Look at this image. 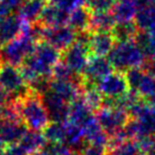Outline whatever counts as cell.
Here are the masks:
<instances>
[{"instance_id":"1","label":"cell","mask_w":155,"mask_h":155,"mask_svg":"<svg viewBox=\"0 0 155 155\" xmlns=\"http://www.w3.org/2000/svg\"><path fill=\"white\" fill-rule=\"evenodd\" d=\"M62 61V52L44 41L36 44L32 54L19 67L28 85L41 79H52L53 68Z\"/></svg>"},{"instance_id":"2","label":"cell","mask_w":155,"mask_h":155,"mask_svg":"<svg viewBox=\"0 0 155 155\" xmlns=\"http://www.w3.org/2000/svg\"><path fill=\"white\" fill-rule=\"evenodd\" d=\"M14 104L20 119L29 130L43 132L51 122L41 95L33 89L30 88L27 94L15 99Z\"/></svg>"},{"instance_id":"3","label":"cell","mask_w":155,"mask_h":155,"mask_svg":"<svg viewBox=\"0 0 155 155\" xmlns=\"http://www.w3.org/2000/svg\"><path fill=\"white\" fill-rule=\"evenodd\" d=\"M114 70L127 72L133 68H139L144 65L147 58L135 41L116 43L107 55Z\"/></svg>"},{"instance_id":"4","label":"cell","mask_w":155,"mask_h":155,"mask_svg":"<svg viewBox=\"0 0 155 155\" xmlns=\"http://www.w3.org/2000/svg\"><path fill=\"white\" fill-rule=\"evenodd\" d=\"M38 41L35 37L21 33L19 37L0 48V62L20 67L26 58L32 54Z\"/></svg>"},{"instance_id":"5","label":"cell","mask_w":155,"mask_h":155,"mask_svg":"<svg viewBox=\"0 0 155 155\" xmlns=\"http://www.w3.org/2000/svg\"><path fill=\"white\" fill-rule=\"evenodd\" d=\"M0 88L17 99L28 93L30 87L19 67L0 62Z\"/></svg>"},{"instance_id":"6","label":"cell","mask_w":155,"mask_h":155,"mask_svg":"<svg viewBox=\"0 0 155 155\" xmlns=\"http://www.w3.org/2000/svg\"><path fill=\"white\" fill-rule=\"evenodd\" d=\"M96 118L102 130L110 138L120 132L132 117L129 112L118 106H102L96 112Z\"/></svg>"},{"instance_id":"7","label":"cell","mask_w":155,"mask_h":155,"mask_svg":"<svg viewBox=\"0 0 155 155\" xmlns=\"http://www.w3.org/2000/svg\"><path fill=\"white\" fill-rule=\"evenodd\" d=\"M98 91L103 96L104 100H117L129 93L130 85L125 72L114 70L97 83Z\"/></svg>"},{"instance_id":"8","label":"cell","mask_w":155,"mask_h":155,"mask_svg":"<svg viewBox=\"0 0 155 155\" xmlns=\"http://www.w3.org/2000/svg\"><path fill=\"white\" fill-rule=\"evenodd\" d=\"M78 33L69 25L58 27H43L41 31V41H44L64 52L75 41Z\"/></svg>"},{"instance_id":"9","label":"cell","mask_w":155,"mask_h":155,"mask_svg":"<svg viewBox=\"0 0 155 155\" xmlns=\"http://www.w3.org/2000/svg\"><path fill=\"white\" fill-rule=\"evenodd\" d=\"M91 58L88 44L75 39V41L64 52H62V62L65 63L75 74L82 75Z\"/></svg>"},{"instance_id":"10","label":"cell","mask_w":155,"mask_h":155,"mask_svg":"<svg viewBox=\"0 0 155 155\" xmlns=\"http://www.w3.org/2000/svg\"><path fill=\"white\" fill-rule=\"evenodd\" d=\"M130 89L148 101L155 95V75L149 73L142 67L130 69L125 72Z\"/></svg>"},{"instance_id":"11","label":"cell","mask_w":155,"mask_h":155,"mask_svg":"<svg viewBox=\"0 0 155 155\" xmlns=\"http://www.w3.org/2000/svg\"><path fill=\"white\" fill-rule=\"evenodd\" d=\"M114 71L112 64L105 56L91 55L87 66L82 74L83 83L97 85L99 81Z\"/></svg>"},{"instance_id":"12","label":"cell","mask_w":155,"mask_h":155,"mask_svg":"<svg viewBox=\"0 0 155 155\" xmlns=\"http://www.w3.org/2000/svg\"><path fill=\"white\" fill-rule=\"evenodd\" d=\"M28 130L20 118L10 119L0 117V137L7 147L19 143Z\"/></svg>"},{"instance_id":"13","label":"cell","mask_w":155,"mask_h":155,"mask_svg":"<svg viewBox=\"0 0 155 155\" xmlns=\"http://www.w3.org/2000/svg\"><path fill=\"white\" fill-rule=\"evenodd\" d=\"M43 102L47 108L48 115L51 122H67L69 117L70 104L48 91L41 95Z\"/></svg>"},{"instance_id":"14","label":"cell","mask_w":155,"mask_h":155,"mask_svg":"<svg viewBox=\"0 0 155 155\" xmlns=\"http://www.w3.org/2000/svg\"><path fill=\"white\" fill-rule=\"evenodd\" d=\"M24 24L18 14H9L0 18V47L19 37Z\"/></svg>"},{"instance_id":"15","label":"cell","mask_w":155,"mask_h":155,"mask_svg":"<svg viewBox=\"0 0 155 155\" xmlns=\"http://www.w3.org/2000/svg\"><path fill=\"white\" fill-rule=\"evenodd\" d=\"M81 85L82 84L75 81H63L51 79L49 91L53 93L58 98L70 104L81 96V93H82Z\"/></svg>"},{"instance_id":"16","label":"cell","mask_w":155,"mask_h":155,"mask_svg":"<svg viewBox=\"0 0 155 155\" xmlns=\"http://www.w3.org/2000/svg\"><path fill=\"white\" fill-rule=\"evenodd\" d=\"M115 41L113 33L110 31H99V32H91L89 39V51L91 55L105 56L110 53L114 48Z\"/></svg>"},{"instance_id":"17","label":"cell","mask_w":155,"mask_h":155,"mask_svg":"<svg viewBox=\"0 0 155 155\" xmlns=\"http://www.w3.org/2000/svg\"><path fill=\"white\" fill-rule=\"evenodd\" d=\"M96 118V113L85 103L83 98L79 97L72 103H70L68 121L77 125L84 127L87 123Z\"/></svg>"},{"instance_id":"18","label":"cell","mask_w":155,"mask_h":155,"mask_svg":"<svg viewBox=\"0 0 155 155\" xmlns=\"http://www.w3.org/2000/svg\"><path fill=\"white\" fill-rule=\"evenodd\" d=\"M47 5V0H24L17 8V14L24 22L37 24Z\"/></svg>"},{"instance_id":"19","label":"cell","mask_w":155,"mask_h":155,"mask_svg":"<svg viewBox=\"0 0 155 155\" xmlns=\"http://www.w3.org/2000/svg\"><path fill=\"white\" fill-rule=\"evenodd\" d=\"M69 12L55 5H47L39 18L38 24L43 27L65 26L69 21Z\"/></svg>"},{"instance_id":"20","label":"cell","mask_w":155,"mask_h":155,"mask_svg":"<svg viewBox=\"0 0 155 155\" xmlns=\"http://www.w3.org/2000/svg\"><path fill=\"white\" fill-rule=\"evenodd\" d=\"M64 143L67 144L71 150H84V148L87 146V142L85 139V133L83 127L67 121L65 123Z\"/></svg>"},{"instance_id":"21","label":"cell","mask_w":155,"mask_h":155,"mask_svg":"<svg viewBox=\"0 0 155 155\" xmlns=\"http://www.w3.org/2000/svg\"><path fill=\"white\" fill-rule=\"evenodd\" d=\"M139 10L136 0H117L112 10L117 22L134 21Z\"/></svg>"},{"instance_id":"22","label":"cell","mask_w":155,"mask_h":155,"mask_svg":"<svg viewBox=\"0 0 155 155\" xmlns=\"http://www.w3.org/2000/svg\"><path fill=\"white\" fill-rule=\"evenodd\" d=\"M46 144H47V140H46L43 132L28 130V132L25 134L22 139L18 143V146L28 155H32L33 153L43 149Z\"/></svg>"},{"instance_id":"23","label":"cell","mask_w":155,"mask_h":155,"mask_svg":"<svg viewBox=\"0 0 155 155\" xmlns=\"http://www.w3.org/2000/svg\"><path fill=\"white\" fill-rule=\"evenodd\" d=\"M91 16L86 7H79L70 12L68 25L77 33L91 31Z\"/></svg>"},{"instance_id":"24","label":"cell","mask_w":155,"mask_h":155,"mask_svg":"<svg viewBox=\"0 0 155 155\" xmlns=\"http://www.w3.org/2000/svg\"><path fill=\"white\" fill-rule=\"evenodd\" d=\"M135 24L139 31L152 32L155 30V5L139 8L135 17Z\"/></svg>"},{"instance_id":"25","label":"cell","mask_w":155,"mask_h":155,"mask_svg":"<svg viewBox=\"0 0 155 155\" xmlns=\"http://www.w3.org/2000/svg\"><path fill=\"white\" fill-rule=\"evenodd\" d=\"M138 32H139V29L135 21L117 22L112 30L113 36L116 43L135 41V37L137 36Z\"/></svg>"},{"instance_id":"26","label":"cell","mask_w":155,"mask_h":155,"mask_svg":"<svg viewBox=\"0 0 155 155\" xmlns=\"http://www.w3.org/2000/svg\"><path fill=\"white\" fill-rule=\"evenodd\" d=\"M116 24L117 21L112 12L91 14V32H99V31H110V32H112Z\"/></svg>"},{"instance_id":"27","label":"cell","mask_w":155,"mask_h":155,"mask_svg":"<svg viewBox=\"0 0 155 155\" xmlns=\"http://www.w3.org/2000/svg\"><path fill=\"white\" fill-rule=\"evenodd\" d=\"M135 41L141 51L143 52L144 56L148 61L155 58V37L151 33L146 31H139L137 36L135 37Z\"/></svg>"},{"instance_id":"28","label":"cell","mask_w":155,"mask_h":155,"mask_svg":"<svg viewBox=\"0 0 155 155\" xmlns=\"http://www.w3.org/2000/svg\"><path fill=\"white\" fill-rule=\"evenodd\" d=\"M65 123L50 122V124L43 131L47 142L51 143H64L65 141Z\"/></svg>"},{"instance_id":"29","label":"cell","mask_w":155,"mask_h":155,"mask_svg":"<svg viewBox=\"0 0 155 155\" xmlns=\"http://www.w3.org/2000/svg\"><path fill=\"white\" fill-rule=\"evenodd\" d=\"M115 2L116 0H88L86 9L91 12V14L112 12Z\"/></svg>"},{"instance_id":"30","label":"cell","mask_w":155,"mask_h":155,"mask_svg":"<svg viewBox=\"0 0 155 155\" xmlns=\"http://www.w3.org/2000/svg\"><path fill=\"white\" fill-rule=\"evenodd\" d=\"M14 99L10 94H8L2 88H0V117H2L10 107L14 104Z\"/></svg>"},{"instance_id":"31","label":"cell","mask_w":155,"mask_h":155,"mask_svg":"<svg viewBox=\"0 0 155 155\" xmlns=\"http://www.w3.org/2000/svg\"><path fill=\"white\" fill-rule=\"evenodd\" d=\"M107 149L104 147L95 146V144H87L82 151L83 155H106Z\"/></svg>"},{"instance_id":"32","label":"cell","mask_w":155,"mask_h":155,"mask_svg":"<svg viewBox=\"0 0 155 155\" xmlns=\"http://www.w3.org/2000/svg\"><path fill=\"white\" fill-rule=\"evenodd\" d=\"M3 2L8 5L10 10H13V9H17L18 7L20 5V3L24 1V0H2Z\"/></svg>"},{"instance_id":"33","label":"cell","mask_w":155,"mask_h":155,"mask_svg":"<svg viewBox=\"0 0 155 155\" xmlns=\"http://www.w3.org/2000/svg\"><path fill=\"white\" fill-rule=\"evenodd\" d=\"M32 155H55L53 153V151L51 150V149L48 147V144H46L45 147H44L43 149H41V150H38L37 152L33 153Z\"/></svg>"},{"instance_id":"34","label":"cell","mask_w":155,"mask_h":155,"mask_svg":"<svg viewBox=\"0 0 155 155\" xmlns=\"http://www.w3.org/2000/svg\"><path fill=\"white\" fill-rule=\"evenodd\" d=\"M10 12H11V10L8 8V5L3 2L2 0H0V18L5 15H9Z\"/></svg>"},{"instance_id":"35","label":"cell","mask_w":155,"mask_h":155,"mask_svg":"<svg viewBox=\"0 0 155 155\" xmlns=\"http://www.w3.org/2000/svg\"><path fill=\"white\" fill-rule=\"evenodd\" d=\"M136 2L139 5V8H141V7H146V5H155V0H136Z\"/></svg>"},{"instance_id":"36","label":"cell","mask_w":155,"mask_h":155,"mask_svg":"<svg viewBox=\"0 0 155 155\" xmlns=\"http://www.w3.org/2000/svg\"><path fill=\"white\" fill-rule=\"evenodd\" d=\"M66 155H83L82 154V151H79V150H70Z\"/></svg>"},{"instance_id":"37","label":"cell","mask_w":155,"mask_h":155,"mask_svg":"<svg viewBox=\"0 0 155 155\" xmlns=\"http://www.w3.org/2000/svg\"><path fill=\"white\" fill-rule=\"evenodd\" d=\"M5 143L3 142V140L1 139V137H0V152H2L3 150H5Z\"/></svg>"},{"instance_id":"38","label":"cell","mask_w":155,"mask_h":155,"mask_svg":"<svg viewBox=\"0 0 155 155\" xmlns=\"http://www.w3.org/2000/svg\"><path fill=\"white\" fill-rule=\"evenodd\" d=\"M148 102H149V103H150V104H151V105H152V106H153V107H154V108H155V95H154V96H153V97H151V98H150V99H149V100H148Z\"/></svg>"},{"instance_id":"39","label":"cell","mask_w":155,"mask_h":155,"mask_svg":"<svg viewBox=\"0 0 155 155\" xmlns=\"http://www.w3.org/2000/svg\"><path fill=\"white\" fill-rule=\"evenodd\" d=\"M144 154H147V155H155V149H153V150L149 151L148 153H144Z\"/></svg>"},{"instance_id":"40","label":"cell","mask_w":155,"mask_h":155,"mask_svg":"<svg viewBox=\"0 0 155 155\" xmlns=\"http://www.w3.org/2000/svg\"><path fill=\"white\" fill-rule=\"evenodd\" d=\"M140 155H147V154H144V153H141V154H140Z\"/></svg>"},{"instance_id":"41","label":"cell","mask_w":155,"mask_h":155,"mask_svg":"<svg viewBox=\"0 0 155 155\" xmlns=\"http://www.w3.org/2000/svg\"><path fill=\"white\" fill-rule=\"evenodd\" d=\"M116 1H117V0H116Z\"/></svg>"}]
</instances>
